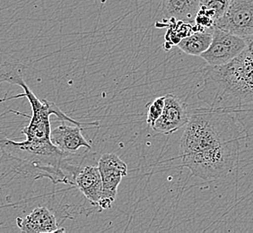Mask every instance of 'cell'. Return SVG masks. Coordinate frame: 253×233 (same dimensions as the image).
<instances>
[{"mask_svg": "<svg viewBox=\"0 0 253 233\" xmlns=\"http://www.w3.org/2000/svg\"><path fill=\"white\" fill-rule=\"evenodd\" d=\"M244 138L234 114L210 107L192 110L180 139L181 166L208 182L225 178L238 163Z\"/></svg>", "mask_w": 253, "mask_h": 233, "instance_id": "2", "label": "cell"}, {"mask_svg": "<svg viewBox=\"0 0 253 233\" xmlns=\"http://www.w3.org/2000/svg\"><path fill=\"white\" fill-rule=\"evenodd\" d=\"M164 107H165V96L156 98L153 102L148 103L147 115H146V123L148 124V126H153L155 122L160 117Z\"/></svg>", "mask_w": 253, "mask_h": 233, "instance_id": "14", "label": "cell"}, {"mask_svg": "<svg viewBox=\"0 0 253 233\" xmlns=\"http://www.w3.org/2000/svg\"><path fill=\"white\" fill-rule=\"evenodd\" d=\"M214 26L245 40L253 38V0H231Z\"/></svg>", "mask_w": 253, "mask_h": 233, "instance_id": "6", "label": "cell"}, {"mask_svg": "<svg viewBox=\"0 0 253 233\" xmlns=\"http://www.w3.org/2000/svg\"><path fill=\"white\" fill-rule=\"evenodd\" d=\"M190 112L185 102L174 94L165 95V107L160 117L151 126L154 131L170 135L185 126L189 121Z\"/></svg>", "mask_w": 253, "mask_h": 233, "instance_id": "7", "label": "cell"}, {"mask_svg": "<svg viewBox=\"0 0 253 233\" xmlns=\"http://www.w3.org/2000/svg\"><path fill=\"white\" fill-rule=\"evenodd\" d=\"M74 185L93 206H98L102 194V177L98 165H80L74 177Z\"/></svg>", "mask_w": 253, "mask_h": 233, "instance_id": "10", "label": "cell"}, {"mask_svg": "<svg viewBox=\"0 0 253 233\" xmlns=\"http://www.w3.org/2000/svg\"><path fill=\"white\" fill-rule=\"evenodd\" d=\"M212 41V31L194 32L180 39L177 43L178 48L187 55L200 56L210 48Z\"/></svg>", "mask_w": 253, "mask_h": 233, "instance_id": "12", "label": "cell"}, {"mask_svg": "<svg viewBox=\"0 0 253 233\" xmlns=\"http://www.w3.org/2000/svg\"><path fill=\"white\" fill-rule=\"evenodd\" d=\"M98 168L101 173L102 194L98 204L100 212L112 207L117 196L118 188L122 178L127 175V166L125 161L115 154H104L98 160Z\"/></svg>", "mask_w": 253, "mask_h": 233, "instance_id": "4", "label": "cell"}, {"mask_svg": "<svg viewBox=\"0 0 253 233\" xmlns=\"http://www.w3.org/2000/svg\"><path fill=\"white\" fill-rule=\"evenodd\" d=\"M246 40L214 26L210 48L200 57L210 66H223L238 57L246 47Z\"/></svg>", "mask_w": 253, "mask_h": 233, "instance_id": "5", "label": "cell"}, {"mask_svg": "<svg viewBox=\"0 0 253 233\" xmlns=\"http://www.w3.org/2000/svg\"><path fill=\"white\" fill-rule=\"evenodd\" d=\"M238 57L223 66L202 70L198 98L207 107L229 112L237 118L245 136L253 129V38Z\"/></svg>", "mask_w": 253, "mask_h": 233, "instance_id": "3", "label": "cell"}, {"mask_svg": "<svg viewBox=\"0 0 253 233\" xmlns=\"http://www.w3.org/2000/svg\"><path fill=\"white\" fill-rule=\"evenodd\" d=\"M231 0H200V7L211 13L216 20L219 19L227 9Z\"/></svg>", "mask_w": 253, "mask_h": 233, "instance_id": "13", "label": "cell"}, {"mask_svg": "<svg viewBox=\"0 0 253 233\" xmlns=\"http://www.w3.org/2000/svg\"><path fill=\"white\" fill-rule=\"evenodd\" d=\"M200 0H163V14L166 18L194 25Z\"/></svg>", "mask_w": 253, "mask_h": 233, "instance_id": "11", "label": "cell"}, {"mask_svg": "<svg viewBox=\"0 0 253 233\" xmlns=\"http://www.w3.org/2000/svg\"><path fill=\"white\" fill-rule=\"evenodd\" d=\"M83 126H78L67 121H61V124L51 128L50 138L55 146L68 155H79L80 151L85 152L91 150L92 146L84 137L82 134Z\"/></svg>", "mask_w": 253, "mask_h": 233, "instance_id": "8", "label": "cell"}, {"mask_svg": "<svg viewBox=\"0 0 253 233\" xmlns=\"http://www.w3.org/2000/svg\"><path fill=\"white\" fill-rule=\"evenodd\" d=\"M20 64H10L0 72V82L19 85L24 93L12 97L3 98L0 102L11 99L25 97L32 108V116L28 126L22 130L25 141L16 142L0 137V150L20 170L35 180L49 179L54 184H69V170L74 155H68L54 145L51 138V125L49 116L55 115L60 121H67L78 126H98V122H81L68 116L54 102L41 101L25 83Z\"/></svg>", "mask_w": 253, "mask_h": 233, "instance_id": "1", "label": "cell"}, {"mask_svg": "<svg viewBox=\"0 0 253 233\" xmlns=\"http://www.w3.org/2000/svg\"><path fill=\"white\" fill-rule=\"evenodd\" d=\"M16 224L22 233H65L51 210L46 206H37L25 218H16Z\"/></svg>", "mask_w": 253, "mask_h": 233, "instance_id": "9", "label": "cell"}]
</instances>
